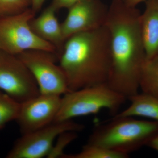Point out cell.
Instances as JSON below:
<instances>
[{"label":"cell","mask_w":158,"mask_h":158,"mask_svg":"<svg viewBox=\"0 0 158 158\" xmlns=\"http://www.w3.org/2000/svg\"><path fill=\"white\" fill-rule=\"evenodd\" d=\"M128 99L131 102L130 106L114 116L143 117L158 122V98L138 93Z\"/></svg>","instance_id":"cell-13"},{"label":"cell","mask_w":158,"mask_h":158,"mask_svg":"<svg viewBox=\"0 0 158 158\" xmlns=\"http://www.w3.org/2000/svg\"><path fill=\"white\" fill-rule=\"evenodd\" d=\"M146 145L158 152V132L150 139Z\"/></svg>","instance_id":"cell-20"},{"label":"cell","mask_w":158,"mask_h":158,"mask_svg":"<svg viewBox=\"0 0 158 158\" xmlns=\"http://www.w3.org/2000/svg\"><path fill=\"white\" fill-rule=\"evenodd\" d=\"M62 97L40 94L21 103L16 121L22 135L42 128L53 122L61 105Z\"/></svg>","instance_id":"cell-10"},{"label":"cell","mask_w":158,"mask_h":158,"mask_svg":"<svg viewBox=\"0 0 158 158\" xmlns=\"http://www.w3.org/2000/svg\"><path fill=\"white\" fill-rule=\"evenodd\" d=\"M109 8L101 0H82L69 8L66 18L61 24L65 41L74 34L105 26Z\"/></svg>","instance_id":"cell-9"},{"label":"cell","mask_w":158,"mask_h":158,"mask_svg":"<svg viewBox=\"0 0 158 158\" xmlns=\"http://www.w3.org/2000/svg\"><path fill=\"white\" fill-rule=\"evenodd\" d=\"M31 3L32 0H0V18L22 13Z\"/></svg>","instance_id":"cell-17"},{"label":"cell","mask_w":158,"mask_h":158,"mask_svg":"<svg viewBox=\"0 0 158 158\" xmlns=\"http://www.w3.org/2000/svg\"><path fill=\"white\" fill-rule=\"evenodd\" d=\"M76 132L66 131L60 134L56 139L50 152L47 157L57 158L63 157L65 154L64 150L69 144L77 138Z\"/></svg>","instance_id":"cell-18"},{"label":"cell","mask_w":158,"mask_h":158,"mask_svg":"<svg viewBox=\"0 0 158 158\" xmlns=\"http://www.w3.org/2000/svg\"><path fill=\"white\" fill-rule=\"evenodd\" d=\"M140 26L146 59L158 54V0H146Z\"/></svg>","instance_id":"cell-12"},{"label":"cell","mask_w":158,"mask_h":158,"mask_svg":"<svg viewBox=\"0 0 158 158\" xmlns=\"http://www.w3.org/2000/svg\"><path fill=\"white\" fill-rule=\"evenodd\" d=\"M21 103L0 89V129L7 123L16 120Z\"/></svg>","instance_id":"cell-15"},{"label":"cell","mask_w":158,"mask_h":158,"mask_svg":"<svg viewBox=\"0 0 158 158\" xmlns=\"http://www.w3.org/2000/svg\"><path fill=\"white\" fill-rule=\"evenodd\" d=\"M34 77L41 94L62 96L70 91L65 73L56 62V53L30 50L17 55Z\"/></svg>","instance_id":"cell-6"},{"label":"cell","mask_w":158,"mask_h":158,"mask_svg":"<svg viewBox=\"0 0 158 158\" xmlns=\"http://www.w3.org/2000/svg\"><path fill=\"white\" fill-rule=\"evenodd\" d=\"M127 99L110 88L107 83L71 90L62 95L60 108L54 122L94 115L104 109L114 116Z\"/></svg>","instance_id":"cell-4"},{"label":"cell","mask_w":158,"mask_h":158,"mask_svg":"<svg viewBox=\"0 0 158 158\" xmlns=\"http://www.w3.org/2000/svg\"><path fill=\"white\" fill-rule=\"evenodd\" d=\"M129 156L87 143L80 152L71 154H65L62 158H127Z\"/></svg>","instance_id":"cell-16"},{"label":"cell","mask_w":158,"mask_h":158,"mask_svg":"<svg viewBox=\"0 0 158 158\" xmlns=\"http://www.w3.org/2000/svg\"><path fill=\"white\" fill-rule=\"evenodd\" d=\"M141 13L122 0H113L106 26L110 34L111 67L107 84L128 99L139 93L146 59L140 26Z\"/></svg>","instance_id":"cell-1"},{"label":"cell","mask_w":158,"mask_h":158,"mask_svg":"<svg viewBox=\"0 0 158 158\" xmlns=\"http://www.w3.org/2000/svg\"><path fill=\"white\" fill-rule=\"evenodd\" d=\"M82 0H53L51 6L56 11L62 9H69Z\"/></svg>","instance_id":"cell-19"},{"label":"cell","mask_w":158,"mask_h":158,"mask_svg":"<svg viewBox=\"0 0 158 158\" xmlns=\"http://www.w3.org/2000/svg\"><path fill=\"white\" fill-rule=\"evenodd\" d=\"M56 11L50 5L39 16L31 20L30 26L38 37L52 44L57 50L60 51V55L65 40L62 35L61 24L56 17Z\"/></svg>","instance_id":"cell-11"},{"label":"cell","mask_w":158,"mask_h":158,"mask_svg":"<svg viewBox=\"0 0 158 158\" xmlns=\"http://www.w3.org/2000/svg\"><path fill=\"white\" fill-rule=\"evenodd\" d=\"M59 61L70 91L107 83L111 59L110 34L106 26L69 37Z\"/></svg>","instance_id":"cell-2"},{"label":"cell","mask_w":158,"mask_h":158,"mask_svg":"<svg viewBox=\"0 0 158 158\" xmlns=\"http://www.w3.org/2000/svg\"><path fill=\"white\" fill-rule=\"evenodd\" d=\"M125 4L131 7H137L139 3L145 2L146 0H122Z\"/></svg>","instance_id":"cell-22"},{"label":"cell","mask_w":158,"mask_h":158,"mask_svg":"<svg viewBox=\"0 0 158 158\" xmlns=\"http://www.w3.org/2000/svg\"><path fill=\"white\" fill-rule=\"evenodd\" d=\"M36 13L31 8L19 14L0 18V50L17 55L30 50L57 53V49L34 34L30 26Z\"/></svg>","instance_id":"cell-5"},{"label":"cell","mask_w":158,"mask_h":158,"mask_svg":"<svg viewBox=\"0 0 158 158\" xmlns=\"http://www.w3.org/2000/svg\"><path fill=\"white\" fill-rule=\"evenodd\" d=\"M0 89L20 103L40 94L34 77L15 55L0 50Z\"/></svg>","instance_id":"cell-8"},{"label":"cell","mask_w":158,"mask_h":158,"mask_svg":"<svg viewBox=\"0 0 158 158\" xmlns=\"http://www.w3.org/2000/svg\"><path fill=\"white\" fill-rule=\"evenodd\" d=\"M158 132L157 122L114 116L109 121L96 126L88 143L129 156L146 145Z\"/></svg>","instance_id":"cell-3"},{"label":"cell","mask_w":158,"mask_h":158,"mask_svg":"<svg viewBox=\"0 0 158 158\" xmlns=\"http://www.w3.org/2000/svg\"><path fill=\"white\" fill-rule=\"evenodd\" d=\"M45 1L46 0H32L31 9L35 13H37L40 10Z\"/></svg>","instance_id":"cell-21"},{"label":"cell","mask_w":158,"mask_h":158,"mask_svg":"<svg viewBox=\"0 0 158 158\" xmlns=\"http://www.w3.org/2000/svg\"><path fill=\"white\" fill-rule=\"evenodd\" d=\"M84 125L72 120L53 122L45 127L22 135L7 155L8 158L47 156L58 136L66 131L81 132Z\"/></svg>","instance_id":"cell-7"},{"label":"cell","mask_w":158,"mask_h":158,"mask_svg":"<svg viewBox=\"0 0 158 158\" xmlns=\"http://www.w3.org/2000/svg\"><path fill=\"white\" fill-rule=\"evenodd\" d=\"M139 88L142 93L158 98V54L145 60L141 70Z\"/></svg>","instance_id":"cell-14"}]
</instances>
